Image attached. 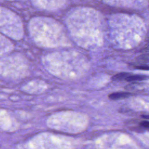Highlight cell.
Wrapping results in <instances>:
<instances>
[{"mask_svg": "<svg viewBox=\"0 0 149 149\" xmlns=\"http://www.w3.org/2000/svg\"><path fill=\"white\" fill-rule=\"evenodd\" d=\"M133 95V94L130 92H116L110 94L108 95V97L111 100H116L128 98Z\"/></svg>", "mask_w": 149, "mask_h": 149, "instance_id": "cell-1", "label": "cell"}, {"mask_svg": "<svg viewBox=\"0 0 149 149\" xmlns=\"http://www.w3.org/2000/svg\"><path fill=\"white\" fill-rule=\"evenodd\" d=\"M149 79V76L144 74H130L126 79V81L132 82H137L148 80Z\"/></svg>", "mask_w": 149, "mask_h": 149, "instance_id": "cell-2", "label": "cell"}, {"mask_svg": "<svg viewBox=\"0 0 149 149\" xmlns=\"http://www.w3.org/2000/svg\"><path fill=\"white\" fill-rule=\"evenodd\" d=\"M131 74L129 73H126V72H122L118 73L113 76L112 77V80L115 81H119V80H125L127 79V77L130 76Z\"/></svg>", "mask_w": 149, "mask_h": 149, "instance_id": "cell-3", "label": "cell"}, {"mask_svg": "<svg viewBox=\"0 0 149 149\" xmlns=\"http://www.w3.org/2000/svg\"><path fill=\"white\" fill-rule=\"evenodd\" d=\"M142 87H143V84L139 83H133L132 84L127 85L126 87V88L127 90H139Z\"/></svg>", "mask_w": 149, "mask_h": 149, "instance_id": "cell-4", "label": "cell"}, {"mask_svg": "<svg viewBox=\"0 0 149 149\" xmlns=\"http://www.w3.org/2000/svg\"><path fill=\"white\" fill-rule=\"evenodd\" d=\"M137 61L141 63H148L149 62V53L144 54L139 56L137 58Z\"/></svg>", "mask_w": 149, "mask_h": 149, "instance_id": "cell-5", "label": "cell"}, {"mask_svg": "<svg viewBox=\"0 0 149 149\" xmlns=\"http://www.w3.org/2000/svg\"><path fill=\"white\" fill-rule=\"evenodd\" d=\"M139 125L144 129L149 130V121L142 120L139 123Z\"/></svg>", "mask_w": 149, "mask_h": 149, "instance_id": "cell-6", "label": "cell"}, {"mask_svg": "<svg viewBox=\"0 0 149 149\" xmlns=\"http://www.w3.org/2000/svg\"><path fill=\"white\" fill-rule=\"evenodd\" d=\"M134 68L137 69H140V70H149V66L148 65H139L137 66H134Z\"/></svg>", "mask_w": 149, "mask_h": 149, "instance_id": "cell-7", "label": "cell"}, {"mask_svg": "<svg viewBox=\"0 0 149 149\" xmlns=\"http://www.w3.org/2000/svg\"><path fill=\"white\" fill-rule=\"evenodd\" d=\"M141 117L146 119H149V115H141Z\"/></svg>", "mask_w": 149, "mask_h": 149, "instance_id": "cell-8", "label": "cell"}, {"mask_svg": "<svg viewBox=\"0 0 149 149\" xmlns=\"http://www.w3.org/2000/svg\"><path fill=\"white\" fill-rule=\"evenodd\" d=\"M145 50H146V51H149V42H148V45H147V47H146Z\"/></svg>", "mask_w": 149, "mask_h": 149, "instance_id": "cell-9", "label": "cell"}, {"mask_svg": "<svg viewBox=\"0 0 149 149\" xmlns=\"http://www.w3.org/2000/svg\"><path fill=\"white\" fill-rule=\"evenodd\" d=\"M148 36H149V32H148Z\"/></svg>", "mask_w": 149, "mask_h": 149, "instance_id": "cell-10", "label": "cell"}]
</instances>
